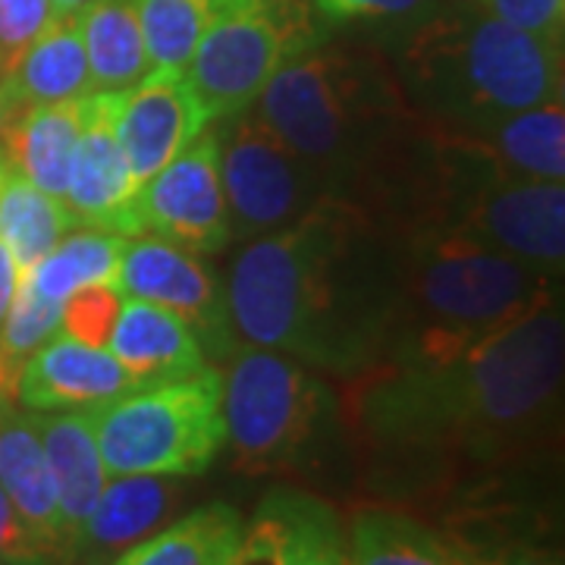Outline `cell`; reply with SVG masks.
<instances>
[{
    "label": "cell",
    "instance_id": "obj_1",
    "mask_svg": "<svg viewBox=\"0 0 565 565\" xmlns=\"http://www.w3.org/2000/svg\"><path fill=\"white\" fill-rule=\"evenodd\" d=\"M563 371V308L546 302L459 355L355 374L352 422L390 462H527L556 437Z\"/></svg>",
    "mask_w": 565,
    "mask_h": 565
},
{
    "label": "cell",
    "instance_id": "obj_2",
    "mask_svg": "<svg viewBox=\"0 0 565 565\" xmlns=\"http://www.w3.org/2000/svg\"><path fill=\"white\" fill-rule=\"evenodd\" d=\"M223 296L239 345L355 377L384 359L396 299L393 230L330 199L245 245Z\"/></svg>",
    "mask_w": 565,
    "mask_h": 565
},
{
    "label": "cell",
    "instance_id": "obj_3",
    "mask_svg": "<svg viewBox=\"0 0 565 565\" xmlns=\"http://www.w3.org/2000/svg\"><path fill=\"white\" fill-rule=\"evenodd\" d=\"M396 299L384 362H430L553 302V274L444 230H393Z\"/></svg>",
    "mask_w": 565,
    "mask_h": 565
},
{
    "label": "cell",
    "instance_id": "obj_4",
    "mask_svg": "<svg viewBox=\"0 0 565 565\" xmlns=\"http://www.w3.org/2000/svg\"><path fill=\"white\" fill-rule=\"evenodd\" d=\"M403 79L415 107L449 132L563 98V44L465 3L412 29Z\"/></svg>",
    "mask_w": 565,
    "mask_h": 565
},
{
    "label": "cell",
    "instance_id": "obj_5",
    "mask_svg": "<svg viewBox=\"0 0 565 565\" xmlns=\"http://www.w3.org/2000/svg\"><path fill=\"white\" fill-rule=\"evenodd\" d=\"M221 384L226 444L245 471L302 468L337 422L330 386L274 349L239 345Z\"/></svg>",
    "mask_w": 565,
    "mask_h": 565
},
{
    "label": "cell",
    "instance_id": "obj_6",
    "mask_svg": "<svg viewBox=\"0 0 565 565\" xmlns=\"http://www.w3.org/2000/svg\"><path fill=\"white\" fill-rule=\"evenodd\" d=\"M221 399V371L207 364L192 377L132 390L92 408L107 475L195 478L207 471L226 444Z\"/></svg>",
    "mask_w": 565,
    "mask_h": 565
},
{
    "label": "cell",
    "instance_id": "obj_7",
    "mask_svg": "<svg viewBox=\"0 0 565 565\" xmlns=\"http://www.w3.org/2000/svg\"><path fill=\"white\" fill-rule=\"evenodd\" d=\"M318 44L323 32L308 0H245L214 13L182 73L207 120H230L262 98L286 63Z\"/></svg>",
    "mask_w": 565,
    "mask_h": 565
},
{
    "label": "cell",
    "instance_id": "obj_8",
    "mask_svg": "<svg viewBox=\"0 0 565 565\" xmlns=\"http://www.w3.org/2000/svg\"><path fill=\"white\" fill-rule=\"evenodd\" d=\"M221 139V182L230 239H262L299 223L318 204L330 202V189L315 167L255 114L230 117Z\"/></svg>",
    "mask_w": 565,
    "mask_h": 565
},
{
    "label": "cell",
    "instance_id": "obj_9",
    "mask_svg": "<svg viewBox=\"0 0 565 565\" xmlns=\"http://www.w3.org/2000/svg\"><path fill=\"white\" fill-rule=\"evenodd\" d=\"M139 233L195 255H214L230 243L221 139L214 132H202L163 170L141 182L132 202V236Z\"/></svg>",
    "mask_w": 565,
    "mask_h": 565
},
{
    "label": "cell",
    "instance_id": "obj_10",
    "mask_svg": "<svg viewBox=\"0 0 565 565\" xmlns=\"http://www.w3.org/2000/svg\"><path fill=\"white\" fill-rule=\"evenodd\" d=\"M114 286L120 296L161 305L182 318L199 337L207 359H230L239 349L226 315V296L195 252L158 236L126 243Z\"/></svg>",
    "mask_w": 565,
    "mask_h": 565
},
{
    "label": "cell",
    "instance_id": "obj_11",
    "mask_svg": "<svg viewBox=\"0 0 565 565\" xmlns=\"http://www.w3.org/2000/svg\"><path fill=\"white\" fill-rule=\"evenodd\" d=\"M204 126L207 114L182 70H151L132 88L117 92L114 132L136 185L182 154Z\"/></svg>",
    "mask_w": 565,
    "mask_h": 565
},
{
    "label": "cell",
    "instance_id": "obj_12",
    "mask_svg": "<svg viewBox=\"0 0 565 565\" xmlns=\"http://www.w3.org/2000/svg\"><path fill=\"white\" fill-rule=\"evenodd\" d=\"M114 104L117 92H95L82 98V136L63 202L76 221L132 236V202L139 185L114 132Z\"/></svg>",
    "mask_w": 565,
    "mask_h": 565
},
{
    "label": "cell",
    "instance_id": "obj_13",
    "mask_svg": "<svg viewBox=\"0 0 565 565\" xmlns=\"http://www.w3.org/2000/svg\"><path fill=\"white\" fill-rule=\"evenodd\" d=\"M230 565H343V525L321 497L274 487L243 525Z\"/></svg>",
    "mask_w": 565,
    "mask_h": 565
},
{
    "label": "cell",
    "instance_id": "obj_14",
    "mask_svg": "<svg viewBox=\"0 0 565 565\" xmlns=\"http://www.w3.org/2000/svg\"><path fill=\"white\" fill-rule=\"evenodd\" d=\"M139 390L107 349L54 333L25 359L17 377V399L29 412L98 408Z\"/></svg>",
    "mask_w": 565,
    "mask_h": 565
},
{
    "label": "cell",
    "instance_id": "obj_15",
    "mask_svg": "<svg viewBox=\"0 0 565 565\" xmlns=\"http://www.w3.org/2000/svg\"><path fill=\"white\" fill-rule=\"evenodd\" d=\"M180 497V481L167 475H120L107 481L98 503L70 537L73 565H110L122 550L154 534Z\"/></svg>",
    "mask_w": 565,
    "mask_h": 565
},
{
    "label": "cell",
    "instance_id": "obj_16",
    "mask_svg": "<svg viewBox=\"0 0 565 565\" xmlns=\"http://www.w3.org/2000/svg\"><path fill=\"white\" fill-rule=\"evenodd\" d=\"M107 345L139 390L182 381L207 367V355L189 323L161 305L132 296H122Z\"/></svg>",
    "mask_w": 565,
    "mask_h": 565
},
{
    "label": "cell",
    "instance_id": "obj_17",
    "mask_svg": "<svg viewBox=\"0 0 565 565\" xmlns=\"http://www.w3.org/2000/svg\"><path fill=\"white\" fill-rule=\"evenodd\" d=\"M32 418L39 427L44 459L54 475L61 522L66 531V546H70V537L85 522V515L98 503L102 490L110 481L102 452H98V440H95L92 408L32 412Z\"/></svg>",
    "mask_w": 565,
    "mask_h": 565
},
{
    "label": "cell",
    "instance_id": "obj_18",
    "mask_svg": "<svg viewBox=\"0 0 565 565\" xmlns=\"http://www.w3.org/2000/svg\"><path fill=\"white\" fill-rule=\"evenodd\" d=\"M0 92L7 110L79 102L92 95L79 13L61 17L39 41H32L29 51L13 63V70L0 79Z\"/></svg>",
    "mask_w": 565,
    "mask_h": 565
},
{
    "label": "cell",
    "instance_id": "obj_19",
    "mask_svg": "<svg viewBox=\"0 0 565 565\" xmlns=\"http://www.w3.org/2000/svg\"><path fill=\"white\" fill-rule=\"evenodd\" d=\"M79 136L82 98L79 102L10 110L0 141L7 148L10 167H17L25 180L39 185L41 192L63 202Z\"/></svg>",
    "mask_w": 565,
    "mask_h": 565
},
{
    "label": "cell",
    "instance_id": "obj_20",
    "mask_svg": "<svg viewBox=\"0 0 565 565\" xmlns=\"http://www.w3.org/2000/svg\"><path fill=\"white\" fill-rule=\"evenodd\" d=\"M505 173L527 180L563 182L565 177V107L563 98L519 110L478 129L462 132Z\"/></svg>",
    "mask_w": 565,
    "mask_h": 565
},
{
    "label": "cell",
    "instance_id": "obj_21",
    "mask_svg": "<svg viewBox=\"0 0 565 565\" xmlns=\"http://www.w3.org/2000/svg\"><path fill=\"white\" fill-rule=\"evenodd\" d=\"M0 487L41 537L66 546L57 487L41 449L35 418L10 408L0 412Z\"/></svg>",
    "mask_w": 565,
    "mask_h": 565
},
{
    "label": "cell",
    "instance_id": "obj_22",
    "mask_svg": "<svg viewBox=\"0 0 565 565\" xmlns=\"http://www.w3.org/2000/svg\"><path fill=\"white\" fill-rule=\"evenodd\" d=\"M343 565H465L456 544L393 505H362L343 534Z\"/></svg>",
    "mask_w": 565,
    "mask_h": 565
},
{
    "label": "cell",
    "instance_id": "obj_23",
    "mask_svg": "<svg viewBox=\"0 0 565 565\" xmlns=\"http://www.w3.org/2000/svg\"><path fill=\"white\" fill-rule=\"evenodd\" d=\"M243 537V515L226 503L192 509L122 550L110 565H230Z\"/></svg>",
    "mask_w": 565,
    "mask_h": 565
},
{
    "label": "cell",
    "instance_id": "obj_24",
    "mask_svg": "<svg viewBox=\"0 0 565 565\" xmlns=\"http://www.w3.org/2000/svg\"><path fill=\"white\" fill-rule=\"evenodd\" d=\"M79 25L92 88L126 92L154 70L132 0H92L79 13Z\"/></svg>",
    "mask_w": 565,
    "mask_h": 565
},
{
    "label": "cell",
    "instance_id": "obj_25",
    "mask_svg": "<svg viewBox=\"0 0 565 565\" xmlns=\"http://www.w3.org/2000/svg\"><path fill=\"white\" fill-rule=\"evenodd\" d=\"M76 217L61 199L41 192L17 167H3L0 177V243L13 255V264L25 277L35 264L73 230Z\"/></svg>",
    "mask_w": 565,
    "mask_h": 565
},
{
    "label": "cell",
    "instance_id": "obj_26",
    "mask_svg": "<svg viewBox=\"0 0 565 565\" xmlns=\"http://www.w3.org/2000/svg\"><path fill=\"white\" fill-rule=\"evenodd\" d=\"M129 236L107 233V230H82L73 236H63L25 277L51 302H66L82 286H114L120 258ZM117 289V286H114Z\"/></svg>",
    "mask_w": 565,
    "mask_h": 565
},
{
    "label": "cell",
    "instance_id": "obj_27",
    "mask_svg": "<svg viewBox=\"0 0 565 565\" xmlns=\"http://www.w3.org/2000/svg\"><path fill=\"white\" fill-rule=\"evenodd\" d=\"M132 3L151 66L185 70L207 22L214 20L211 0H132Z\"/></svg>",
    "mask_w": 565,
    "mask_h": 565
},
{
    "label": "cell",
    "instance_id": "obj_28",
    "mask_svg": "<svg viewBox=\"0 0 565 565\" xmlns=\"http://www.w3.org/2000/svg\"><path fill=\"white\" fill-rule=\"evenodd\" d=\"M120 305L122 296L114 286H104V282L82 286V289H76V292L63 302V333L85 345H98V349H104L107 340H110L114 323H117Z\"/></svg>",
    "mask_w": 565,
    "mask_h": 565
},
{
    "label": "cell",
    "instance_id": "obj_29",
    "mask_svg": "<svg viewBox=\"0 0 565 565\" xmlns=\"http://www.w3.org/2000/svg\"><path fill=\"white\" fill-rule=\"evenodd\" d=\"M57 20L51 0H0V79Z\"/></svg>",
    "mask_w": 565,
    "mask_h": 565
},
{
    "label": "cell",
    "instance_id": "obj_30",
    "mask_svg": "<svg viewBox=\"0 0 565 565\" xmlns=\"http://www.w3.org/2000/svg\"><path fill=\"white\" fill-rule=\"evenodd\" d=\"M0 565H73L70 550L47 537L13 509L0 487Z\"/></svg>",
    "mask_w": 565,
    "mask_h": 565
},
{
    "label": "cell",
    "instance_id": "obj_31",
    "mask_svg": "<svg viewBox=\"0 0 565 565\" xmlns=\"http://www.w3.org/2000/svg\"><path fill=\"white\" fill-rule=\"evenodd\" d=\"M315 10L330 22H390L415 29L434 13V0H315Z\"/></svg>",
    "mask_w": 565,
    "mask_h": 565
},
{
    "label": "cell",
    "instance_id": "obj_32",
    "mask_svg": "<svg viewBox=\"0 0 565 565\" xmlns=\"http://www.w3.org/2000/svg\"><path fill=\"white\" fill-rule=\"evenodd\" d=\"M468 3L484 10L493 20H503L537 39L563 44L565 0H468Z\"/></svg>",
    "mask_w": 565,
    "mask_h": 565
},
{
    "label": "cell",
    "instance_id": "obj_33",
    "mask_svg": "<svg viewBox=\"0 0 565 565\" xmlns=\"http://www.w3.org/2000/svg\"><path fill=\"white\" fill-rule=\"evenodd\" d=\"M462 553V550H459ZM465 565H563L559 553L546 550V546H509L493 556H475V553H462Z\"/></svg>",
    "mask_w": 565,
    "mask_h": 565
},
{
    "label": "cell",
    "instance_id": "obj_34",
    "mask_svg": "<svg viewBox=\"0 0 565 565\" xmlns=\"http://www.w3.org/2000/svg\"><path fill=\"white\" fill-rule=\"evenodd\" d=\"M17 286H20V270L13 264V255L7 252V245L0 243V327H3V318L10 311V305H13Z\"/></svg>",
    "mask_w": 565,
    "mask_h": 565
},
{
    "label": "cell",
    "instance_id": "obj_35",
    "mask_svg": "<svg viewBox=\"0 0 565 565\" xmlns=\"http://www.w3.org/2000/svg\"><path fill=\"white\" fill-rule=\"evenodd\" d=\"M51 3L57 7L61 17H76V13H82L92 0H51Z\"/></svg>",
    "mask_w": 565,
    "mask_h": 565
},
{
    "label": "cell",
    "instance_id": "obj_36",
    "mask_svg": "<svg viewBox=\"0 0 565 565\" xmlns=\"http://www.w3.org/2000/svg\"><path fill=\"white\" fill-rule=\"evenodd\" d=\"M245 0H211V7H214V13H221V10H230V7H239Z\"/></svg>",
    "mask_w": 565,
    "mask_h": 565
},
{
    "label": "cell",
    "instance_id": "obj_37",
    "mask_svg": "<svg viewBox=\"0 0 565 565\" xmlns=\"http://www.w3.org/2000/svg\"><path fill=\"white\" fill-rule=\"evenodd\" d=\"M7 102H3V92H0V136H3V126H7Z\"/></svg>",
    "mask_w": 565,
    "mask_h": 565
},
{
    "label": "cell",
    "instance_id": "obj_38",
    "mask_svg": "<svg viewBox=\"0 0 565 565\" xmlns=\"http://www.w3.org/2000/svg\"><path fill=\"white\" fill-rule=\"evenodd\" d=\"M3 167H7V158L0 154V177H3Z\"/></svg>",
    "mask_w": 565,
    "mask_h": 565
}]
</instances>
